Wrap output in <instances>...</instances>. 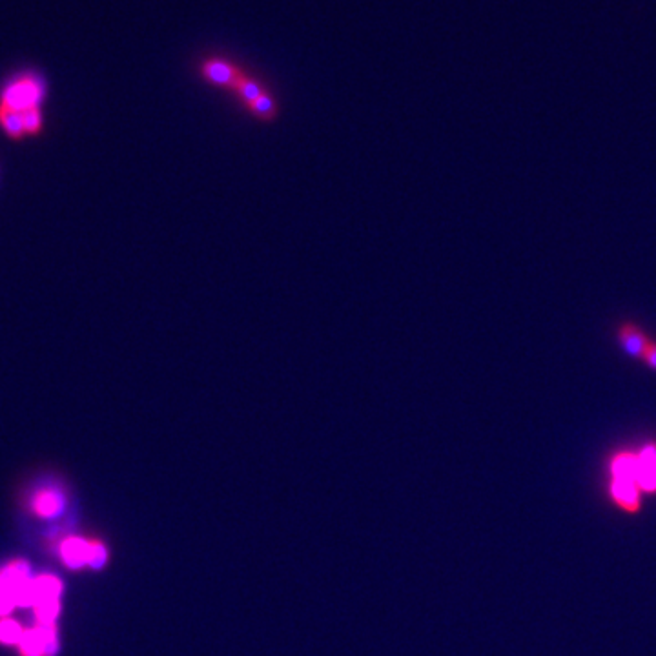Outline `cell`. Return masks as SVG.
<instances>
[{
  "mask_svg": "<svg viewBox=\"0 0 656 656\" xmlns=\"http://www.w3.org/2000/svg\"><path fill=\"white\" fill-rule=\"evenodd\" d=\"M23 652L26 656H44L55 651V629L53 626H40L33 631H27L20 638Z\"/></svg>",
  "mask_w": 656,
  "mask_h": 656,
  "instance_id": "277c9868",
  "label": "cell"
},
{
  "mask_svg": "<svg viewBox=\"0 0 656 656\" xmlns=\"http://www.w3.org/2000/svg\"><path fill=\"white\" fill-rule=\"evenodd\" d=\"M247 68L225 53H204L195 62V75L204 86L230 95Z\"/></svg>",
  "mask_w": 656,
  "mask_h": 656,
  "instance_id": "7a4b0ae2",
  "label": "cell"
},
{
  "mask_svg": "<svg viewBox=\"0 0 656 656\" xmlns=\"http://www.w3.org/2000/svg\"><path fill=\"white\" fill-rule=\"evenodd\" d=\"M48 95V79L35 68L15 70L0 82V108L20 117L26 139H35L46 132Z\"/></svg>",
  "mask_w": 656,
  "mask_h": 656,
  "instance_id": "6da1fadb",
  "label": "cell"
},
{
  "mask_svg": "<svg viewBox=\"0 0 656 656\" xmlns=\"http://www.w3.org/2000/svg\"><path fill=\"white\" fill-rule=\"evenodd\" d=\"M61 509V502L57 498V493L51 490H44L39 494V498L35 500V511L42 516H51Z\"/></svg>",
  "mask_w": 656,
  "mask_h": 656,
  "instance_id": "8fae6325",
  "label": "cell"
},
{
  "mask_svg": "<svg viewBox=\"0 0 656 656\" xmlns=\"http://www.w3.org/2000/svg\"><path fill=\"white\" fill-rule=\"evenodd\" d=\"M35 612L40 626H51V621L58 614V600H42V602L35 604Z\"/></svg>",
  "mask_w": 656,
  "mask_h": 656,
  "instance_id": "7c38bea8",
  "label": "cell"
},
{
  "mask_svg": "<svg viewBox=\"0 0 656 656\" xmlns=\"http://www.w3.org/2000/svg\"><path fill=\"white\" fill-rule=\"evenodd\" d=\"M23 634L24 633H23V629H20V626L15 624V621L6 620L0 624V640H2V642H6V643L20 642Z\"/></svg>",
  "mask_w": 656,
  "mask_h": 656,
  "instance_id": "4fadbf2b",
  "label": "cell"
},
{
  "mask_svg": "<svg viewBox=\"0 0 656 656\" xmlns=\"http://www.w3.org/2000/svg\"><path fill=\"white\" fill-rule=\"evenodd\" d=\"M33 595H35V604L42 602V600L58 598L61 581L53 576H42L39 580H33Z\"/></svg>",
  "mask_w": 656,
  "mask_h": 656,
  "instance_id": "30bf717a",
  "label": "cell"
},
{
  "mask_svg": "<svg viewBox=\"0 0 656 656\" xmlns=\"http://www.w3.org/2000/svg\"><path fill=\"white\" fill-rule=\"evenodd\" d=\"M642 361H645L648 363V366H651V369L656 370V343L655 341H652L651 347L648 348V352L643 354Z\"/></svg>",
  "mask_w": 656,
  "mask_h": 656,
  "instance_id": "2e32d148",
  "label": "cell"
},
{
  "mask_svg": "<svg viewBox=\"0 0 656 656\" xmlns=\"http://www.w3.org/2000/svg\"><path fill=\"white\" fill-rule=\"evenodd\" d=\"M638 487L645 490L656 489V447L643 449L638 456Z\"/></svg>",
  "mask_w": 656,
  "mask_h": 656,
  "instance_id": "8992f818",
  "label": "cell"
},
{
  "mask_svg": "<svg viewBox=\"0 0 656 656\" xmlns=\"http://www.w3.org/2000/svg\"><path fill=\"white\" fill-rule=\"evenodd\" d=\"M30 571H27V565L24 562H15V564L8 565L6 569L0 571V586L6 587V589L13 595V590L17 587H20L23 583H26L30 580Z\"/></svg>",
  "mask_w": 656,
  "mask_h": 656,
  "instance_id": "ba28073f",
  "label": "cell"
},
{
  "mask_svg": "<svg viewBox=\"0 0 656 656\" xmlns=\"http://www.w3.org/2000/svg\"><path fill=\"white\" fill-rule=\"evenodd\" d=\"M15 605H17V604H15L13 595H11V593H9L6 587L0 586V614H6V612H9L11 609L15 607Z\"/></svg>",
  "mask_w": 656,
  "mask_h": 656,
  "instance_id": "5bb4252c",
  "label": "cell"
},
{
  "mask_svg": "<svg viewBox=\"0 0 656 656\" xmlns=\"http://www.w3.org/2000/svg\"><path fill=\"white\" fill-rule=\"evenodd\" d=\"M89 549L92 543H86L79 538H71L62 545V558L70 567H80L89 562Z\"/></svg>",
  "mask_w": 656,
  "mask_h": 656,
  "instance_id": "52a82bcc",
  "label": "cell"
},
{
  "mask_svg": "<svg viewBox=\"0 0 656 656\" xmlns=\"http://www.w3.org/2000/svg\"><path fill=\"white\" fill-rule=\"evenodd\" d=\"M636 487H638V483L634 480H629V478H614L612 493L621 505L627 507V509H634L636 507Z\"/></svg>",
  "mask_w": 656,
  "mask_h": 656,
  "instance_id": "9c48e42d",
  "label": "cell"
},
{
  "mask_svg": "<svg viewBox=\"0 0 656 656\" xmlns=\"http://www.w3.org/2000/svg\"><path fill=\"white\" fill-rule=\"evenodd\" d=\"M266 92H270L268 84L264 82L256 73L245 70L230 95H232L234 101L245 110L247 106H250L252 102L257 101V99H259L261 95H264Z\"/></svg>",
  "mask_w": 656,
  "mask_h": 656,
  "instance_id": "3957f363",
  "label": "cell"
},
{
  "mask_svg": "<svg viewBox=\"0 0 656 656\" xmlns=\"http://www.w3.org/2000/svg\"><path fill=\"white\" fill-rule=\"evenodd\" d=\"M618 340H620L621 348H624L631 357H638V359H642L643 354L648 352V348L651 347L652 343L640 326L631 325V323H626V325L620 326Z\"/></svg>",
  "mask_w": 656,
  "mask_h": 656,
  "instance_id": "5b68a950",
  "label": "cell"
},
{
  "mask_svg": "<svg viewBox=\"0 0 656 656\" xmlns=\"http://www.w3.org/2000/svg\"><path fill=\"white\" fill-rule=\"evenodd\" d=\"M104 558H106L104 547L99 545V543H92V549H89V562H88V564L93 565V567H99V565H102Z\"/></svg>",
  "mask_w": 656,
  "mask_h": 656,
  "instance_id": "9a60e30c",
  "label": "cell"
}]
</instances>
